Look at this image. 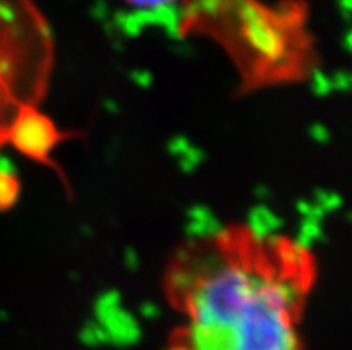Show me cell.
Instances as JSON below:
<instances>
[{
  "label": "cell",
  "instance_id": "cell-1",
  "mask_svg": "<svg viewBox=\"0 0 352 350\" xmlns=\"http://www.w3.org/2000/svg\"><path fill=\"white\" fill-rule=\"evenodd\" d=\"M302 248L247 223L192 234L163 275L181 324L172 350H300Z\"/></svg>",
  "mask_w": 352,
  "mask_h": 350
},
{
  "label": "cell",
  "instance_id": "cell-2",
  "mask_svg": "<svg viewBox=\"0 0 352 350\" xmlns=\"http://www.w3.org/2000/svg\"><path fill=\"white\" fill-rule=\"evenodd\" d=\"M172 27L179 36H202L219 45L243 91L294 79L306 63L302 9L294 2L184 0Z\"/></svg>",
  "mask_w": 352,
  "mask_h": 350
},
{
  "label": "cell",
  "instance_id": "cell-3",
  "mask_svg": "<svg viewBox=\"0 0 352 350\" xmlns=\"http://www.w3.org/2000/svg\"><path fill=\"white\" fill-rule=\"evenodd\" d=\"M54 68L50 29L32 0H0V149L27 107L43 102Z\"/></svg>",
  "mask_w": 352,
  "mask_h": 350
},
{
  "label": "cell",
  "instance_id": "cell-4",
  "mask_svg": "<svg viewBox=\"0 0 352 350\" xmlns=\"http://www.w3.org/2000/svg\"><path fill=\"white\" fill-rule=\"evenodd\" d=\"M63 136L58 125L41 113L40 107H27L16 116L8 133V143L18 152L41 164L50 163L54 149L61 143Z\"/></svg>",
  "mask_w": 352,
  "mask_h": 350
},
{
  "label": "cell",
  "instance_id": "cell-6",
  "mask_svg": "<svg viewBox=\"0 0 352 350\" xmlns=\"http://www.w3.org/2000/svg\"><path fill=\"white\" fill-rule=\"evenodd\" d=\"M20 195V182L13 170L0 166V211H8L16 204Z\"/></svg>",
  "mask_w": 352,
  "mask_h": 350
},
{
  "label": "cell",
  "instance_id": "cell-5",
  "mask_svg": "<svg viewBox=\"0 0 352 350\" xmlns=\"http://www.w3.org/2000/svg\"><path fill=\"white\" fill-rule=\"evenodd\" d=\"M120 2L134 13L148 14V17L160 14V17L170 18V25H172V20L184 0H120Z\"/></svg>",
  "mask_w": 352,
  "mask_h": 350
}]
</instances>
